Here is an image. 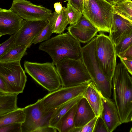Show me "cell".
<instances>
[{"instance_id": "5", "label": "cell", "mask_w": 132, "mask_h": 132, "mask_svg": "<svg viewBox=\"0 0 132 132\" xmlns=\"http://www.w3.org/2000/svg\"><path fill=\"white\" fill-rule=\"evenodd\" d=\"M55 66L62 87L75 86L92 81L82 59L65 58Z\"/></svg>"}, {"instance_id": "11", "label": "cell", "mask_w": 132, "mask_h": 132, "mask_svg": "<svg viewBox=\"0 0 132 132\" xmlns=\"http://www.w3.org/2000/svg\"><path fill=\"white\" fill-rule=\"evenodd\" d=\"M40 99L35 103L23 108L26 115L25 121L22 124V132H35L40 127L49 126L53 112L46 113L40 107Z\"/></svg>"}, {"instance_id": "27", "label": "cell", "mask_w": 132, "mask_h": 132, "mask_svg": "<svg viewBox=\"0 0 132 132\" xmlns=\"http://www.w3.org/2000/svg\"><path fill=\"white\" fill-rule=\"evenodd\" d=\"M53 33L49 21L47 25L35 38L33 42V44L35 45L49 39Z\"/></svg>"}, {"instance_id": "19", "label": "cell", "mask_w": 132, "mask_h": 132, "mask_svg": "<svg viewBox=\"0 0 132 132\" xmlns=\"http://www.w3.org/2000/svg\"><path fill=\"white\" fill-rule=\"evenodd\" d=\"M52 31L53 33L61 34L66 29L69 24L67 12V8L63 7L59 13L55 11L52 13L49 18Z\"/></svg>"}, {"instance_id": "20", "label": "cell", "mask_w": 132, "mask_h": 132, "mask_svg": "<svg viewBox=\"0 0 132 132\" xmlns=\"http://www.w3.org/2000/svg\"><path fill=\"white\" fill-rule=\"evenodd\" d=\"M77 108V103L60 119L55 128L59 132H70L75 127V117Z\"/></svg>"}, {"instance_id": "43", "label": "cell", "mask_w": 132, "mask_h": 132, "mask_svg": "<svg viewBox=\"0 0 132 132\" xmlns=\"http://www.w3.org/2000/svg\"><path fill=\"white\" fill-rule=\"evenodd\" d=\"M129 132H132V127L131 128V129L129 131Z\"/></svg>"}, {"instance_id": "3", "label": "cell", "mask_w": 132, "mask_h": 132, "mask_svg": "<svg viewBox=\"0 0 132 132\" xmlns=\"http://www.w3.org/2000/svg\"><path fill=\"white\" fill-rule=\"evenodd\" d=\"M96 40V36L82 47L81 59L92 81L104 97L110 98L112 80L105 76L100 68L95 54Z\"/></svg>"}, {"instance_id": "1", "label": "cell", "mask_w": 132, "mask_h": 132, "mask_svg": "<svg viewBox=\"0 0 132 132\" xmlns=\"http://www.w3.org/2000/svg\"><path fill=\"white\" fill-rule=\"evenodd\" d=\"M114 102L122 123L127 122L132 112V76L121 62L116 68L112 80Z\"/></svg>"}, {"instance_id": "38", "label": "cell", "mask_w": 132, "mask_h": 132, "mask_svg": "<svg viewBox=\"0 0 132 132\" xmlns=\"http://www.w3.org/2000/svg\"><path fill=\"white\" fill-rule=\"evenodd\" d=\"M55 11L57 13H59L62 10L63 7L60 2L55 3L54 4Z\"/></svg>"}, {"instance_id": "42", "label": "cell", "mask_w": 132, "mask_h": 132, "mask_svg": "<svg viewBox=\"0 0 132 132\" xmlns=\"http://www.w3.org/2000/svg\"><path fill=\"white\" fill-rule=\"evenodd\" d=\"M105 0L112 5H114V3L113 0Z\"/></svg>"}, {"instance_id": "6", "label": "cell", "mask_w": 132, "mask_h": 132, "mask_svg": "<svg viewBox=\"0 0 132 132\" xmlns=\"http://www.w3.org/2000/svg\"><path fill=\"white\" fill-rule=\"evenodd\" d=\"M54 65L52 62L41 63L27 61L24 63L25 72L50 92L62 87L60 78Z\"/></svg>"}, {"instance_id": "18", "label": "cell", "mask_w": 132, "mask_h": 132, "mask_svg": "<svg viewBox=\"0 0 132 132\" xmlns=\"http://www.w3.org/2000/svg\"><path fill=\"white\" fill-rule=\"evenodd\" d=\"M75 117V127H83L96 116L86 99L83 97L77 103Z\"/></svg>"}, {"instance_id": "12", "label": "cell", "mask_w": 132, "mask_h": 132, "mask_svg": "<svg viewBox=\"0 0 132 132\" xmlns=\"http://www.w3.org/2000/svg\"><path fill=\"white\" fill-rule=\"evenodd\" d=\"M48 22V21H33L23 19L15 40V45H24L30 48L35 38Z\"/></svg>"}, {"instance_id": "40", "label": "cell", "mask_w": 132, "mask_h": 132, "mask_svg": "<svg viewBox=\"0 0 132 132\" xmlns=\"http://www.w3.org/2000/svg\"><path fill=\"white\" fill-rule=\"evenodd\" d=\"M125 0H113L114 5Z\"/></svg>"}, {"instance_id": "39", "label": "cell", "mask_w": 132, "mask_h": 132, "mask_svg": "<svg viewBox=\"0 0 132 132\" xmlns=\"http://www.w3.org/2000/svg\"><path fill=\"white\" fill-rule=\"evenodd\" d=\"M118 14L123 18L127 20L132 23V17L127 15L124 14Z\"/></svg>"}, {"instance_id": "9", "label": "cell", "mask_w": 132, "mask_h": 132, "mask_svg": "<svg viewBox=\"0 0 132 132\" xmlns=\"http://www.w3.org/2000/svg\"><path fill=\"white\" fill-rule=\"evenodd\" d=\"M25 72L20 61L0 62V76L12 93L18 94L23 92L27 81Z\"/></svg>"}, {"instance_id": "33", "label": "cell", "mask_w": 132, "mask_h": 132, "mask_svg": "<svg viewBox=\"0 0 132 132\" xmlns=\"http://www.w3.org/2000/svg\"><path fill=\"white\" fill-rule=\"evenodd\" d=\"M84 0H68V3L82 13Z\"/></svg>"}, {"instance_id": "24", "label": "cell", "mask_w": 132, "mask_h": 132, "mask_svg": "<svg viewBox=\"0 0 132 132\" xmlns=\"http://www.w3.org/2000/svg\"><path fill=\"white\" fill-rule=\"evenodd\" d=\"M26 115L23 108H19L0 116V127L14 123H22L25 121Z\"/></svg>"}, {"instance_id": "31", "label": "cell", "mask_w": 132, "mask_h": 132, "mask_svg": "<svg viewBox=\"0 0 132 132\" xmlns=\"http://www.w3.org/2000/svg\"><path fill=\"white\" fill-rule=\"evenodd\" d=\"M22 124L14 123L0 127V132H22Z\"/></svg>"}, {"instance_id": "4", "label": "cell", "mask_w": 132, "mask_h": 132, "mask_svg": "<svg viewBox=\"0 0 132 132\" xmlns=\"http://www.w3.org/2000/svg\"><path fill=\"white\" fill-rule=\"evenodd\" d=\"M114 5L105 0H84L82 14L99 32L109 33Z\"/></svg>"}, {"instance_id": "26", "label": "cell", "mask_w": 132, "mask_h": 132, "mask_svg": "<svg viewBox=\"0 0 132 132\" xmlns=\"http://www.w3.org/2000/svg\"><path fill=\"white\" fill-rule=\"evenodd\" d=\"M67 12L69 24H76L83 15L82 13L68 3L67 4Z\"/></svg>"}, {"instance_id": "10", "label": "cell", "mask_w": 132, "mask_h": 132, "mask_svg": "<svg viewBox=\"0 0 132 132\" xmlns=\"http://www.w3.org/2000/svg\"><path fill=\"white\" fill-rule=\"evenodd\" d=\"M10 9L29 21H49L52 13L51 10L26 0H13Z\"/></svg>"}, {"instance_id": "35", "label": "cell", "mask_w": 132, "mask_h": 132, "mask_svg": "<svg viewBox=\"0 0 132 132\" xmlns=\"http://www.w3.org/2000/svg\"><path fill=\"white\" fill-rule=\"evenodd\" d=\"M120 58H126L132 59V44L117 56Z\"/></svg>"}, {"instance_id": "30", "label": "cell", "mask_w": 132, "mask_h": 132, "mask_svg": "<svg viewBox=\"0 0 132 132\" xmlns=\"http://www.w3.org/2000/svg\"><path fill=\"white\" fill-rule=\"evenodd\" d=\"M98 117L95 116L82 127H75L71 131V132H93Z\"/></svg>"}, {"instance_id": "36", "label": "cell", "mask_w": 132, "mask_h": 132, "mask_svg": "<svg viewBox=\"0 0 132 132\" xmlns=\"http://www.w3.org/2000/svg\"><path fill=\"white\" fill-rule=\"evenodd\" d=\"M120 62L132 76V59L126 58H120Z\"/></svg>"}, {"instance_id": "41", "label": "cell", "mask_w": 132, "mask_h": 132, "mask_svg": "<svg viewBox=\"0 0 132 132\" xmlns=\"http://www.w3.org/2000/svg\"><path fill=\"white\" fill-rule=\"evenodd\" d=\"M131 121H132V112L128 118L127 122Z\"/></svg>"}, {"instance_id": "16", "label": "cell", "mask_w": 132, "mask_h": 132, "mask_svg": "<svg viewBox=\"0 0 132 132\" xmlns=\"http://www.w3.org/2000/svg\"><path fill=\"white\" fill-rule=\"evenodd\" d=\"M103 108L101 117L105 122L109 132L114 131L122 124L114 102L102 95Z\"/></svg>"}, {"instance_id": "14", "label": "cell", "mask_w": 132, "mask_h": 132, "mask_svg": "<svg viewBox=\"0 0 132 132\" xmlns=\"http://www.w3.org/2000/svg\"><path fill=\"white\" fill-rule=\"evenodd\" d=\"M23 19L13 11L0 8V37L13 34L21 28Z\"/></svg>"}, {"instance_id": "32", "label": "cell", "mask_w": 132, "mask_h": 132, "mask_svg": "<svg viewBox=\"0 0 132 132\" xmlns=\"http://www.w3.org/2000/svg\"><path fill=\"white\" fill-rule=\"evenodd\" d=\"M93 132H109L105 122L100 117L97 119Z\"/></svg>"}, {"instance_id": "37", "label": "cell", "mask_w": 132, "mask_h": 132, "mask_svg": "<svg viewBox=\"0 0 132 132\" xmlns=\"http://www.w3.org/2000/svg\"><path fill=\"white\" fill-rule=\"evenodd\" d=\"M57 130L54 127L47 126L39 128L35 132H56Z\"/></svg>"}, {"instance_id": "13", "label": "cell", "mask_w": 132, "mask_h": 132, "mask_svg": "<svg viewBox=\"0 0 132 132\" xmlns=\"http://www.w3.org/2000/svg\"><path fill=\"white\" fill-rule=\"evenodd\" d=\"M67 30L80 42L86 44L89 42L97 35L98 30L82 15L75 24H71Z\"/></svg>"}, {"instance_id": "7", "label": "cell", "mask_w": 132, "mask_h": 132, "mask_svg": "<svg viewBox=\"0 0 132 132\" xmlns=\"http://www.w3.org/2000/svg\"><path fill=\"white\" fill-rule=\"evenodd\" d=\"M100 32L96 36V56L103 73L112 80L117 65L115 46L109 36L103 32Z\"/></svg>"}, {"instance_id": "29", "label": "cell", "mask_w": 132, "mask_h": 132, "mask_svg": "<svg viewBox=\"0 0 132 132\" xmlns=\"http://www.w3.org/2000/svg\"><path fill=\"white\" fill-rule=\"evenodd\" d=\"M18 31L0 45V57L15 46V40Z\"/></svg>"}, {"instance_id": "34", "label": "cell", "mask_w": 132, "mask_h": 132, "mask_svg": "<svg viewBox=\"0 0 132 132\" xmlns=\"http://www.w3.org/2000/svg\"><path fill=\"white\" fill-rule=\"evenodd\" d=\"M0 93L4 94L13 93L9 88L5 80L0 76Z\"/></svg>"}, {"instance_id": "15", "label": "cell", "mask_w": 132, "mask_h": 132, "mask_svg": "<svg viewBox=\"0 0 132 132\" xmlns=\"http://www.w3.org/2000/svg\"><path fill=\"white\" fill-rule=\"evenodd\" d=\"M132 31V23L114 13L109 37L115 46Z\"/></svg>"}, {"instance_id": "28", "label": "cell", "mask_w": 132, "mask_h": 132, "mask_svg": "<svg viewBox=\"0 0 132 132\" xmlns=\"http://www.w3.org/2000/svg\"><path fill=\"white\" fill-rule=\"evenodd\" d=\"M132 44V31L122 38L115 46L117 56L120 53L124 51Z\"/></svg>"}, {"instance_id": "17", "label": "cell", "mask_w": 132, "mask_h": 132, "mask_svg": "<svg viewBox=\"0 0 132 132\" xmlns=\"http://www.w3.org/2000/svg\"><path fill=\"white\" fill-rule=\"evenodd\" d=\"M102 94L92 81L85 92L83 97L91 106L96 116L100 117L103 108Z\"/></svg>"}, {"instance_id": "22", "label": "cell", "mask_w": 132, "mask_h": 132, "mask_svg": "<svg viewBox=\"0 0 132 132\" xmlns=\"http://www.w3.org/2000/svg\"><path fill=\"white\" fill-rule=\"evenodd\" d=\"M18 94L0 93V116L14 111L17 105Z\"/></svg>"}, {"instance_id": "21", "label": "cell", "mask_w": 132, "mask_h": 132, "mask_svg": "<svg viewBox=\"0 0 132 132\" xmlns=\"http://www.w3.org/2000/svg\"><path fill=\"white\" fill-rule=\"evenodd\" d=\"M83 95L79 96L69 100L56 109L51 116L49 126L55 128L61 118L78 102L83 97Z\"/></svg>"}, {"instance_id": "23", "label": "cell", "mask_w": 132, "mask_h": 132, "mask_svg": "<svg viewBox=\"0 0 132 132\" xmlns=\"http://www.w3.org/2000/svg\"><path fill=\"white\" fill-rule=\"evenodd\" d=\"M28 48L26 45H15L0 57V62L20 61L22 57L27 54L26 51Z\"/></svg>"}, {"instance_id": "25", "label": "cell", "mask_w": 132, "mask_h": 132, "mask_svg": "<svg viewBox=\"0 0 132 132\" xmlns=\"http://www.w3.org/2000/svg\"><path fill=\"white\" fill-rule=\"evenodd\" d=\"M113 12L117 14H126L132 17V1L125 0L114 5Z\"/></svg>"}, {"instance_id": "2", "label": "cell", "mask_w": 132, "mask_h": 132, "mask_svg": "<svg viewBox=\"0 0 132 132\" xmlns=\"http://www.w3.org/2000/svg\"><path fill=\"white\" fill-rule=\"evenodd\" d=\"M39 50L47 53L55 65L64 58L81 59L80 42L69 32L63 33L42 43Z\"/></svg>"}, {"instance_id": "8", "label": "cell", "mask_w": 132, "mask_h": 132, "mask_svg": "<svg viewBox=\"0 0 132 132\" xmlns=\"http://www.w3.org/2000/svg\"><path fill=\"white\" fill-rule=\"evenodd\" d=\"M90 82L73 86L62 87L50 92L40 99L41 109L46 113L53 112L56 109L69 100L83 95Z\"/></svg>"}]
</instances>
